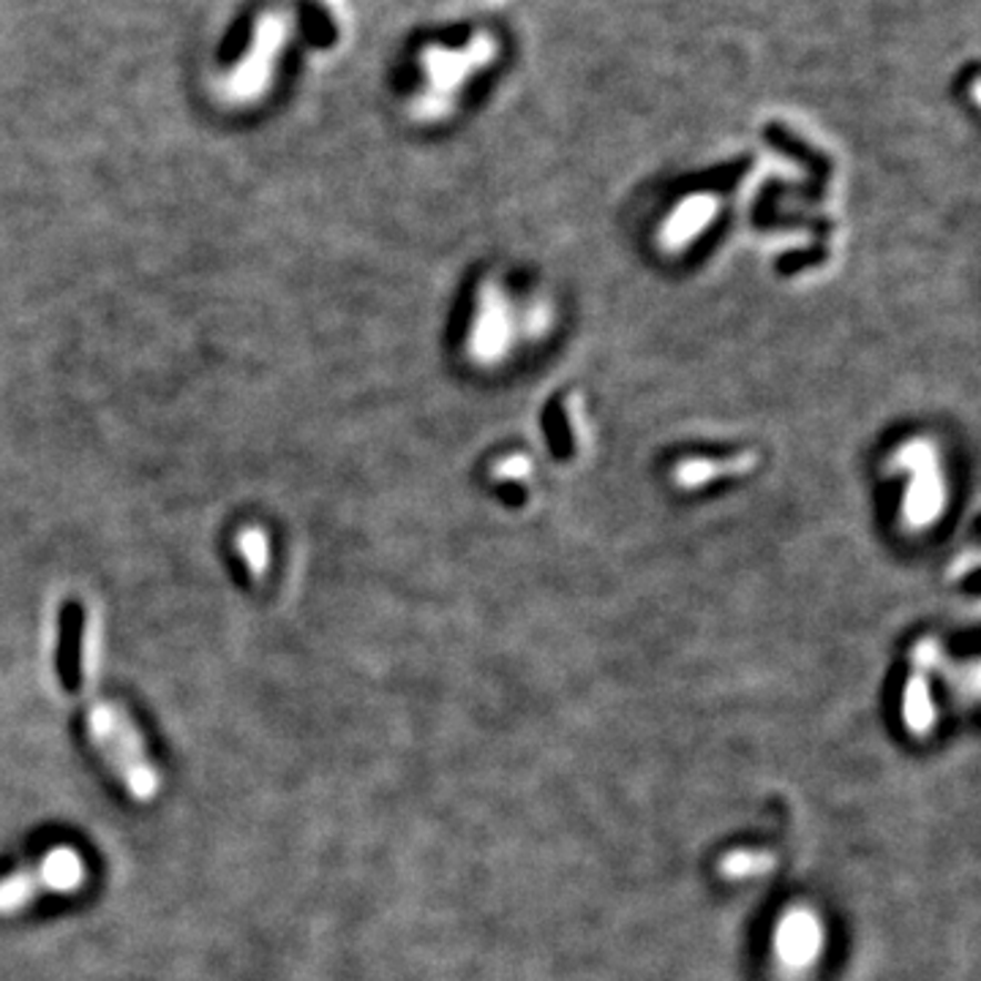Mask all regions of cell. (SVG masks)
<instances>
[{"mask_svg": "<svg viewBox=\"0 0 981 981\" xmlns=\"http://www.w3.org/2000/svg\"><path fill=\"white\" fill-rule=\"evenodd\" d=\"M85 861L69 846H55L44 859L36 861L28 870H17L6 881H0V917L28 908L36 897L47 891L71 894L85 883Z\"/></svg>", "mask_w": 981, "mask_h": 981, "instance_id": "7a4b0ae2", "label": "cell"}, {"mask_svg": "<svg viewBox=\"0 0 981 981\" xmlns=\"http://www.w3.org/2000/svg\"><path fill=\"white\" fill-rule=\"evenodd\" d=\"M99 663H101V630L99 621L88 616L82 627V685H85V717L91 741L101 750L118 777L125 782L134 799L148 801L159 793V771L153 769L151 758L145 752V739L136 731L131 717L121 706L101 701L95 685H99Z\"/></svg>", "mask_w": 981, "mask_h": 981, "instance_id": "6da1fadb", "label": "cell"}]
</instances>
